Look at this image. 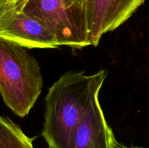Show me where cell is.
Returning a JSON list of instances; mask_svg holds the SVG:
<instances>
[{"instance_id":"cell-1","label":"cell","mask_w":149,"mask_h":148,"mask_svg":"<svg viewBox=\"0 0 149 148\" xmlns=\"http://www.w3.org/2000/svg\"><path fill=\"white\" fill-rule=\"evenodd\" d=\"M107 75L106 69L93 75L69 71L49 89L42 132L49 148H73L77 128L99 97Z\"/></svg>"},{"instance_id":"cell-2","label":"cell","mask_w":149,"mask_h":148,"mask_svg":"<svg viewBox=\"0 0 149 148\" xmlns=\"http://www.w3.org/2000/svg\"><path fill=\"white\" fill-rule=\"evenodd\" d=\"M43 79L34 57L19 44L0 37V94L19 117L30 113L41 94Z\"/></svg>"},{"instance_id":"cell-3","label":"cell","mask_w":149,"mask_h":148,"mask_svg":"<svg viewBox=\"0 0 149 148\" xmlns=\"http://www.w3.org/2000/svg\"><path fill=\"white\" fill-rule=\"evenodd\" d=\"M18 10L40 21L56 36L60 46H91L84 9L68 7L64 0H23Z\"/></svg>"},{"instance_id":"cell-4","label":"cell","mask_w":149,"mask_h":148,"mask_svg":"<svg viewBox=\"0 0 149 148\" xmlns=\"http://www.w3.org/2000/svg\"><path fill=\"white\" fill-rule=\"evenodd\" d=\"M145 0H85L89 40L97 46L102 36L125 23Z\"/></svg>"},{"instance_id":"cell-5","label":"cell","mask_w":149,"mask_h":148,"mask_svg":"<svg viewBox=\"0 0 149 148\" xmlns=\"http://www.w3.org/2000/svg\"><path fill=\"white\" fill-rule=\"evenodd\" d=\"M0 37L28 49H52L60 46L52 32L36 18L20 11L18 7L1 26Z\"/></svg>"},{"instance_id":"cell-6","label":"cell","mask_w":149,"mask_h":148,"mask_svg":"<svg viewBox=\"0 0 149 148\" xmlns=\"http://www.w3.org/2000/svg\"><path fill=\"white\" fill-rule=\"evenodd\" d=\"M119 145L106 122L97 98L77 128L73 148H116Z\"/></svg>"},{"instance_id":"cell-7","label":"cell","mask_w":149,"mask_h":148,"mask_svg":"<svg viewBox=\"0 0 149 148\" xmlns=\"http://www.w3.org/2000/svg\"><path fill=\"white\" fill-rule=\"evenodd\" d=\"M33 141L10 118L0 115V148H33Z\"/></svg>"},{"instance_id":"cell-8","label":"cell","mask_w":149,"mask_h":148,"mask_svg":"<svg viewBox=\"0 0 149 148\" xmlns=\"http://www.w3.org/2000/svg\"><path fill=\"white\" fill-rule=\"evenodd\" d=\"M19 0H0V28L18 7Z\"/></svg>"},{"instance_id":"cell-9","label":"cell","mask_w":149,"mask_h":148,"mask_svg":"<svg viewBox=\"0 0 149 148\" xmlns=\"http://www.w3.org/2000/svg\"><path fill=\"white\" fill-rule=\"evenodd\" d=\"M68 7H77L84 9L85 0H64Z\"/></svg>"},{"instance_id":"cell-10","label":"cell","mask_w":149,"mask_h":148,"mask_svg":"<svg viewBox=\"0 0 149 148\" xmlns=\"http://www.w3.org/2000/svg\"><path fill=\"white\" fill-rule=\"evenodd\" d=\"M116 148H143V147H125L123 145H119V146H118V147Z\"/></svg>"},{"instance_id":"cell-11","label":"cell","mask_w":149,"mask_h":148,"mask_svg":"<svg viewBox=\"0 0 149 148\" xmlns=\"http://www.w3.org/2000/svg\"><path fill=\"white\" fill-rule=\"evenodd\" d=\"M19 1H20V2H21V1H23V0H19Z\"/></svg>"}]
</instances>
